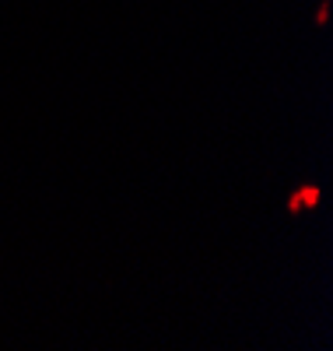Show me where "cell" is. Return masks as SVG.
Here are the masks:
<instances>
[{
	"mask_svg": "<svg viewBox=\"0 0 333 351\" xmlns=\"http://www.w3.org/2000/svg\"><path fill=\"white\" fill-rule=\"evenodd\" d=\"M316 208H319V186H316V183L298 186V190L288 197V211H291V215H301V211H316Z\"/></svg>",
	"mask_w": 333,
	"mask_h": 351,
	"instance_id": "obj_1",
	"label": "cell"
},
{
	"mask_svg": "<svg viewBox=\"0 0 333 351\" xmlns=\"http://www.w3.org/2000/svg\"><path fill=\"white\" fill-rule=\"evenodd\" d=\"M326 18H330V4H319V11H316V21H319V25H323V21H326Z\"/></svg>",
	"mask_w": 333,
	"mask_h": 351,
	"instance_id": "obj_2",
	"label": "cell"
}]
</instances>
